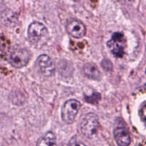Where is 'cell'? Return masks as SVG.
<instances>
[{
    "label": "cell",
    "mask_w": 146,
    "mask_h": 146,
    "mask_svg": "<svg viewBox=\"0 0 146 146\" xmlns=\"http://www.w3.org/2000/svg\"><path fill=\"white\" fill-rule=\"evenodd\" d=\"M141 116H142L143 120L144 123H145L146 125V106L143 108L142 111H141Z\"/></svg>",
    "instance_id": "obj_13"
},
{
    "label": "cell",
    "mask_w": 146,
    "mask_h": 146,
    "mask_svg": "<svg viewBox=\"0 0 146 146\" xmlns=\"http://www.w3.org/2000/svg\"><path fill=\"white\" fill-rule=\"evenodd\" d=\"M120 1H124V2H132L133 0H118Z\"/></svg>",
    "instance_id": "obj_14"
},
{
    "label": "cell",
    "mask_w": 146,
    "mask_h": 146,
    "mask_svg": "<svg viewBox=\"0 0 146 146\" xmlns=\"http://www.w3.org/2000/svg\"><path fill=\"white\" fill-rule=\"evenodd\" d=\"M67 32L76 38L84 37L86 33V28L81 21L78 20H72L69 21L66 26Z\"/></svg>",
    "instance_id": "obj_7"
},
{
    "label": "cell",
    "mask_w": 146,
    "mask_h": 146,
    "mask_svg": "<svg viewBox=\"0 0 146 146\" xmlns=\"http://www.w3.org/2000/svg\"><path fill=\"white\" fill-rule=\"evenodd\" d=\"M113 135L117 144L119 146H129L131 135L128 129L123 126H118L113 131Z\"/></svg>",
    "instance_id": "obj_8"
},
{
    "label": "cell",
    "mask_w": 146,
    "mask_h": 146,
    "mask_svg": "<svg viewBox=\"0 0 146 146\" xmlns=\"http://www.w3.org/2000/svg\"><path fill=\"white\" fill-rule=\"evenodd\" d=\"M37 62H38L41 72L44 76L50 77L54 75L56 70L55 64L48 55L41 54L38 56Z\"/></svg>",
    "instance_id": "obj_6"
},
{
    "label": "cell",
    "mask_w": 146,
    "mask_h": 146,
    "mask_svg": "<svg viewBox=\"0 0 146 146\" xmlns=\"http://www.w3.org/2000/svg\"><path fill=\"white\" fill-rule=\"evenodd\" d=\"M107 46L114 56L117 58L123 57L125 53V36L122 33H114L112 35L111 40L107 43Z\"/></svg>",
    "instance_id": "obj_4"
},
{
    "label": "cell",
    "mask_w": 146,
    "mask_h": 146,
    "mask_svg": "<svg viewBox=\"0 0 146 146\" xmlns=\"http://www.w3.org/2000/svg\"><path fill=\"white\" fill-rule=\"evenodd\" d=\"M99 128L98 118L94 113H88L82 118L80 130L83 135L88 138H92L97 133Z\"/></svg>",
    "instance_id": "obj_2"
},
{
    "label": "cell",
    "mask_w": 146,
    "mask_h": 146,
    "mask_svg": "<svg viewBox=\"0 0 146 146\" xmlns=\"http://www.w3.org/2000/svg\"><path fill=\"white\" fill-rule=\"evenodd\" d=\"M101 66L103 67L105 71H111L113 69V64L111 63V61L108 59H104V61L101 62Z\"/></svg>",
    "instance_id": "obj_11"
},
{
    "label": "cell",
    "mask_w": 146,
    "mask_h": 146,
    "mask_svg": "<svg viewBox=\"0 0 146 146\" xmlns=\"http://www.w3.org/2000/svg\"><path fill=\"white\" fill-rule=\"evenodd\" d=\"M48 31L46 27L41 23L34 21L28 28V37L30 42L35 46H42L48 39Z\"/></svg>",
    "instance_id": "obj_1"
},
{
    "label": "cell",
    "mask_w": 146,
    "mask_h": 146,
    "mask_svg": "<svg viewBox=\"0 0 146 146\" xmlns=\"http://www.w3.org/2000/svg\"><path fill=\"white\" fill-rule=\"evenodd\" d=\"M145 74H146V70H145Z\"/></svg>",
    "instance_id": "obj_15"
},
{
    "label": "cell",
    "mask_w": 146,
    "mask_h": 146,
    "mask_svg": "<svg viewBox=\"0 0 146 146\" xmlns=\"http://www.w3.org/2000/svg\"><path fill=\"white\" fill-rule=\"evenodd\" d=\"M31 53L29 50L22 48L14 49L9 56V62L16 68H21L27 65L31 59Z\"/></svg>",
    "instance_id": "obj_5"
},
{
    "label": "cell",
    "mask_w": 146,
    "mask_h": 146,
    "mask_svg": "<svg viewBox=\"0 0 146 146\" xmlns=\"http://www.w3.org/2000/svg\"><path fill=\"white\" fill-rule=\"evenodd\" d=\"M36 146H57L55 134L48 131L37 141Z\"/></svg>",
    "instance_id": "obj_10"
},
{
    "label": "cell",
    "mask_w": 146,
    "mask_h": 146,
    "mask_svg": "<svg viewBox=\"0 0 146 146\" xmlns=\"http://www.w3.org/2000/svg\"><path fill=\"white\" fill-rule=\"evenodd\" d=\"M84 73L87 78L92 80L99 81L101 78V74L98 67L92 63H87L84 66Z\"/></svg>",
    "instance_id": "obj_9"
},
{
    "label": "cell",
    "mask_w": 146,
    "mask_h": 146,
    "mask_svg": "<svg viewBox=\"0 0 146 146\" xmlns=\"http://www.w3.org/2000/svg\"><path fill=\"white\" fill-rule=\"evenodd\" d=\"M69 146H86L83 143L80 142V141H76V140L73 139L72 141L70 142Z\"/></svg>",
    "instance_id": "obj_12"
},
{
    "label": "cell",
    "mask_w": 146,
    "mask_h": 146,
    "mask_svg": "<svg viewBox=\"0 0 146 146\" xmlns=\"http://www.w3.org/2000/svg\"><path fill=\"white\" fill-rule=\"evenodd\" d=\"M81 106V103L76 99H70L65 102L61 108V118L66 124H71L76 117Z\"/></svg>",
    "instance_id": "obj_3"
}]
</instances>
